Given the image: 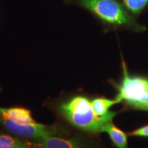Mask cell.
I'll list each match as a JSON object with an SVG mask.
<instances>
[{"label":"cell","instance_id":"9c48e42d","mask_svg":"<svg viewBox=\"0 0 148 148\" xmlns=\"http://www.w3.org/2000/svg\"><path fill=\"white\" fill-rule=\"evenodd\" d=\"M119 102V101L116 99L112 100L105 98H97L92 100L91 103L97 115L99 116H104L110 112L108 110L111 106Z\"/></svg>","mask_w":148,"mask_h":148},{"label":"cell","instance_id":"4fadbf2b","mask_svg":"<svg viewBox=\"0 0 148 148\" xmlns=\"http://www.w3.org/2000/svg\"><path fill=\"white\" fill-rule=\"evenodd\" d=\"M0 90H1V88H0Z\"/></svg>","mask_w":148,"mask_h":148},{"label":"cell","instance_id":"30bf717a","mask_svg":"<svg viewBox=\"0 0 148 148\" xmlns=\"http://www.w3.org/2000/svg\"><path fill=\"white\" fill-rule=\"evenodd\" d=\"M124 6L131 14H139L148 3V0H123Z\"/></svg>","mask_w":148,"mask_h":148},{"label":"cell","instance_id":"7a4b0ae2","mask_svg":"<svg viewBox=\"0 0 148 148\" xmlns=\"http://www.w3.org/2000/svg\"><path fill=\"white\" fill-rule=\"evenodd\" d=\"M69 1L90 11L108 25L127 27L135 31L145 29L135 21L124 5L118 0H69Z\"/></svg>","mask_w":148,"mask_h":148},{"label":"cell","instance_id":"5b68a950","mask_svg":"<svg viewBox=\"0 0 148 148\" xmlns=\"http://www.w3.org/2000/svg\"><path fill=\"white\" fill-rule=\"evenodd\" d=\"M0 114H4L12 121L22 124H31L36 123L33 119L31 112L29 110L23 108H1L0 107Z\"/></svg>","mask_w":148,"mask_h":148},{"label":"cell","instance_id":"ba28073f","mask_svg":"<svg viewBox=\"0 0 148 148\" xmlns=\"http://www.w3.org/2000/svg\"><path fill=\"white\" fill-rule=\"evenodd\" d=\"M36 143H28L0 132V148H38Z\"/></svg>","mask_w":148,"mask_h":148},{"label":"cell","instance_id":"8fae6325","mask_svg":"<svg viewBox=\"0 0 148 148\" xmlns=\"http://www.w3.org/2000/svg\"><path fill=\"white\" fill-rule=\"evenodd\" d=\"M131 134L134 135V136H148V125L136 130H135L131 133Z\"/></svg>","mask_w":148,"mask_h":148},{"label":"cell","instance_id":"7c38bea8","mask_svg":"<svg viewBox=\"0 0 148 148\" xmlns=\"http://www.w3.org/2000/svg\"><path fill=\"white\" fill-rule=\"evenodd\" d=\"M38 148H41V147H40V146H39V147H38Z\"/></svg>","mask_w":148,"mask_h":148},{"label":"cell","instance_id":"52a82bcc","mask_svg":"<svg viewBox=\"0 0 148 148\" xmlns=\"http://www.w3.org/2000/svg\"><path fill=\"white\" fill-rule=\"evenodd\" d=\"M37 145L41 148H82L73 140H66L56 136H50L38 140Z\"/></svg>","mask_w":148,"mask_h":148},{"label":"cell","instance_id":"3957f363","mask_svg":"<svg viewBox=\"0 0 148 148\" xmlns=\"http://www.w3.org/2000/svg\"><path fill=\"white\" fill-rule=\"evenodd\" d=\"M123 77L116 99L125 100L130 106L138 108L140 105L148 103V79L141 77H131L127 73L123 61Z\"/></svg>","mask_w":148,"mask_h":148},{"label":"cell","instance_id":"277c9868","mask_svg":"<svg viewBox=\"0 0 148 148\" xmlns=\"http://www.w3.org/2000/svg\"><path fill=\"white\" fill-rule=\"evenodd\" d=\"M0 123L9 132L24 138L38 140L62 134V127L58 125H47L40 123L22 124L12 121L4 114H0Z\"/></svg>","mask_w":148,"mask_h":148},{"label":"cell","instance_id":"6da1fadb","mask_svg":"<svg viewBox=\"0 0 148 148\" xmlns=\"http://www.w3.org/2000/svg\"><path fill=\"white\" fill-rule=\"evenodd\" d=\"M60 112L75 127L92 133L100 132L103 123L111 121L115 112H110L104 116H99L92 108L91 101L82 96H76L59 107Z\"/></svg>","mask_w":148,"mask_h":148},{"label":"cell","instance_id":"8992f818","mask_svg":"<svg viewBox=\"0 0 148 148\" xmlns=\"http://www.w3.org/2000/svg\"><path fill=\"white\" fill-rule=\"evenodd\" d=\"M105 132L108 133L113 142V143L117 148H127V136L125 134L119 129H118L111 121L104 123L101 125L100 132Z\"/></svg>","mask_w":148,"mask_h":148}]
</instances>
